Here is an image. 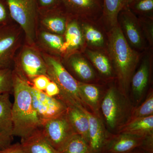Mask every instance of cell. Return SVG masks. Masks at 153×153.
<instances>
[{"label":"cell","instance_id":"1","mask_svg":"<svg viewBox=\"0 0 153 153\" xmlns=\"http://www.w3.org/2000/svg\"><path fill=\"white\" fill-rule=\"evenodd\" d=\"M107 49L119 89L129 97L131 80L139 62L140 55L126 40L118 23L110 29Z\"/></svg>","mask_w":153,"mask_h":153},{"label":"cell","instance_id":"2","mask_svg":"<svg viewBox=\"0 0 153 153\" xmlns=\"http://www.w3.org/2000/svg\"><path fill=\"white\" fill-rule=\"evenodd\" d=\"M31 85L13 70L12 106L13 136L25 139L41 127V123L33 107Z\"/></svg>","mask_w":153,"mask_h":153},{"label":"cell","instance_id":"3","mask_svg":"<svg viewBox=\"0 0 153 153\" xmlns=\"http://www.w3.org/2000/svg\"><path fill=\"white\" fill-rule=\"evenodd\" d=\"M134 107L129 97L120 91L116 83L110 84L100 109V117L108 131L117 133L129 120Z\"/></svg>","mask_w":153,"mask_h":153},{"label":"cell","instance_id":"4","mask_svg":"<svg viewBox=\"0 0 153 153\" xmlns=\"http://www.w3.org/2000/svg\"><path fill=\"white\" fill-rule=\"evenodd\" d=\"M46 63L47 76L58 85L60 94L57 98L67 106L87 109L79 92L78 81L69 73L59 58L53 55L41 53Z\"/></svg>","mask_w":153,"mask_h":153},{"label":"cell","instance_id":"5","mask_svg":"<svg viewBox=\"0 0 153 153\" xmlns=\"http://www.w3.org/2000/svg\"><path fill=\"white\" fill-rule=\"evenodd\" d=\"M10 17L25 33L27 44L35 46L38 15L37 0H4Z\"/></svg>","mask_w":153,"mask_h":153},{"label":"cell","instance_id":"6","mask_svg":"<svg viewBox=\"0 0 153 153\" xmlns=\"http://www.w3.org/2000/svg\"><path fill=\"white\" fill-rule=\"evenodd\" d=\"M41 129L50 144L60 153L76 134L68 119L67 112L42 123Z\"/></svg>","mask_w":153,"mask_h":153},{"label":"cell","instance_id":"7","mask_svg":"<svg viewBox=\"0 0 153 153\" xmlns=\"http://www.w3.org/2000/svg\"><path fill=\"white\" fill-rule=\"evenodd\" d=\"M14 71L31 85L36 76L47 75V66L41 53L35 46L28 44L24 46L20 52Z\"/></svg>","mask_w":153,"mask_h":153},{"label":"cell","instance_id":"8","mask_svg":"<svg viewBox=\"0 0 153 153\" xmlns=\"http://www.w3.org/2000/svg\"><path fill=\"white\" fill-rule=\"evenodd\" d=\"M31 91L33 107L41 125L67 112L68 106L60 99L49 97L44 91L37 90L32 85Z\"/></svg>","mask_w":153,"mask_h":153},{"label":"cell","instance_id":"9","mask_svg":"<svg viewBox=\"0 0 153 153\" xmlns=\"http://www.w3.org/2000/svg\"><path fill=\"white\" fill-rule=\"evenodd\" d=\"M60 7L69 16L94 22L100 19L102 0H60Z\"/></svg>","mask_w":153,"mask_h":153},{"label":"cell","instance_id":"10","mask_svg":"<svg viewBox=\"0 0 153 153\" xmlns=\"http://www.w3.org/2000/svg\"><path fill=\"white\" fill-rule=\"evenodd\" d=\"M118 23L128 43L136 51L145 49L146 38L139 20L128 7H124L118 16Z\"/></svg>","mask_w":153,"mask_h":153},{"label":"cell","instance_id":"11","mask_svg":"<svg viewBox=\"0 0 153 153\" xmlns=\"http://www.w3.org/2000/svg\"><path fill=\"white\" fill-rule=\"evenodd\" d=\"M21 32L10 24L0 26V69L11 68L21 43Z\"/></svg>","mask_w":153,"mask_h":153},{"label":"cell","instance_id":"12","mask_svg":"<svg viewBox=\"0 0 153 153\" xmlns=\"http://www.w3.org/2000/svg\"><path fill=\"white\" fill-rule=\"evenodd\" d=\"M66 57L63 65L77 81L85 83H104L92 66L79 52L72 53Z\"/></svg>","mask_w":153,"mask_h":153},{"label":"cell","instance_id":"13","mask_svg":"<svg viewBox=\"0 0 153 153\" xmlns=\"http://www.w3.org/2000/svg\"><path fill=\"white\" fill-rule=\"evenodd\" d=\"M151 66L150 58L149 55H146L132 77L130 85L129 98L134 107L139 105L147 94Z\"/></svg>","mask_w":153,"mask_h":153},{"label":"cell","instance_id":"14","mask_svg":"<svg viewBox=\"0 0 153 153\" xmlns=\"http://www.w3.org/2000/svg\"><path fill=\"white\" fill-rule=\"evenodd\" d=\"M89 122L88 146L90 153H102L105 146L111 134L107 130L101 117L97 115L85 108Z\"/></svg>","mask_w":153,"mask_h":153},{"label":"cell","instance_id":"15","mask_svg":"<svg viewBox=\"0 0 153 153\" xmlns=\"http://www.w3.org/2000/svg\"><path fill=\"white\" fill-rule=\"evenodd\" d=\"M61 55L65 57L83 49L85 44L80 20L69 16L64 35Z\"/></svg>","mask_w":153,"mask_h":153},{"label":"cell","instance_id":"16","mask_svg":"<svg viewBox=\"0 0 153 153\" xmlns=\"http://www.w3.org/2000/svg\"><path fill=\"white\" fill-rule=\"evenodd\" d=\"M146 137L126 134H112L105 144L102 153L129 152L137 148H140Z\"/></svg>","mask_w":153,"mask_h":153},{"label":"cell","instance_id":"17","mask_svg":"<svg viewBox=\"0 0 153 153\" xmlns=\"http://www.w3.org/2000/svg\"><path fill=\"white\" fill-rule=\"evenodd\" d=\"M80 95L88 110L100 116V109L108 86L103 83H85L78 81Z\"/></svg>","mask_w":153,"mask_h":153},{"label":"cell","instance_id":"18","mask_svg":"<svg viewBox=\"0 0 153 153\" xmlns=\"http://www.w3.org/2000/svg\"><path fill=\"white\" fill-rule=\"evenodd\" d=\"M41 18V23L46 31L63 36L69 16L60 7L48 9Z\"/></svg>","mask_w":153,"mask_h":153},{"label":"cell","instance_id":"19","mask_svg":"<svg viewBox=\"0 0 153 153\" xmlns=\"http://www.w3.org/2000/svg\"><path fill=\"white\" fill-rule=\"evenodd\" d=\"M85 54L103 82H110L115 79L114 71L108 55L98 50L89 49H85Z\"/></svg>","mask_w":153,"mask_h":153},{"label":"cell","instance_id":"20","mask_svg":"<svg viewBox=\"0 0 153 153\" xmlns=\"http://www.w3.org/2000/svg\"><path fill=\"white\" fill-rule=\"evenodd\" d=\"M21 144L26 153H60L48 142L41 128L30 136L21 140Z\"/></svg>","mask_w":153,"mask_h":153},{"label":"cell","instance_id":"21","mask_svg":"<svg viewBox=\"0 0 153 153\" xmlns=\"http://www.w3.org/2000/svg\"><path fill=\"white\" fill-rule=\"evenodd\" d=\"M117 133L141 137L153 135V115L129 120L119 129Z\"/></svg>","mask_w":153,"mask_h":153},{"label":"cell","instance_id":"22","mask_svg":"<svg viewBox=\"0 0 153 153\" xmlns=\"http://www.w3.org/2000/svg\"><path fill=\"white\" fill-rule=\"evenodd\" d=\"M67 114L76 133L88 144L89 122L85 113L77 107L69 106Z\"/></svg>","mask_w":153,"mask_h":153},{"label":"cell","instance_id":"23","mask_svg":"<svg viewBox=\"0 0 153 153\" xmlns=\"http://www.w3.org/2000/svg\"><path fill=\"white\" fill-rule=\"evenodd\" d=\"M10 94H0V133L13 137L12 106Z\"/></svg>","mask_w":153,"mask_h":153},{"label":"cell","instance_id":"24","mask_svg":"<svg viewBox=\"0 0 153 153\" xmlns=\"http://www.w3.org/2000/svg\"><path fill=\"white\" fill-rule=\"evenodd\" d=\"M85 44L94 49L104 48L107 44L104 34L91 22L81 20Z\"/></svg>","mask_w":153,"mask_h":153},{"label":"cell","instance_id":"25","mask_svg":"<svg viewBox=\"0 0 153 153\" xmlns=\"http://www.w3.org/2000/svg\"><path fill=\"white\" fill-rule=\"evenodd\" d=\"M103 9L101 19L109 29L118 24V16L124 7L123 0H102Z\"/></svg>","mask_w":153,"mask_h":153},{"label":"cell","instance_id":"26","mask_svg":"<svg viewBox=\"0 0 153 153\" xmlns=\"http://www.w3.org/2000/svg\"><path fill=\"white\" fill-rule=\"evenodd\" d=\"M40 43L45 49L55 55H61L64 37L47 31H42L39 35Z\"/></svg>","mask_w":153,"mask_h":153},{"label":"cell","instance_id":"27","mask_svg":"<svg viewBox=\"0 0 153 153\" xmlns=\"http://www.w3.org/2000/svg\"><path fill=\"white\" fill-rule=\"evenodd\" d=\"M144 101L138 106L134 107L129 120L147 117L153 115V91L150 89Z\"/></svg>","mask_w":153,"mask_h":153},{"label":"cell","instance_id":"28","mask_svg":"<svg viewBox=\"0 0 153 153\" xmlns=\"http://www.w3.org/2000/svg\"><path fill=\"white\" fill-rule=\"evenodd\" d=\"M128 7L139 17L153 19V0H134Z\"/></svg>","mask_w":153,"mask_h":153},{"label":"cell","instance_id":"29","mask_svg":"<svg viewBox=\"0 0 153 153\" xmlns=\"http://www.w3.org/2000/svg\"><path fill=\"white\" fill-rule=\"evenodd\" d=\"M60 153H90L87 143L79 135H74Z\"/></svg>","mask_w":153,"mask_h":153},{"label":"cell","instance_id":"30","mask_svg":"<svg viewBox=\"0 0 153 153\" xmlns=\"http://www.w3.org/2000/svg\"><path fill=\"white\" fill-rule=\"evenodd\" d=\"M13 92V70L0 69V94Z\"/></svg>","mask_w":153,"mask_h":153},{"label":"cell","instance_id":"31","mask_svg":"<svg viewBox=\"0 0 153 153\" xmlns=\"http://www.w3.org/2000/svg\"><path fill=\"white\" fill-rule=\"evenodd\" d=\"M138 19L145 38L152 46L153 42V19L144 17H139Z\"/></svg>","mask_w":153,"mask_h":153},{"label":"cell","instance_id":"32","mask_svg":"<svg viewBox=\"0 0 153 153\" xmlns=\"http://www.w3.org/2000/svg\"><path fill=\"white\" fill-rule=\"evenodd\" d=\"M50 81L47 75H39L33 79L31 85L33 84L32 86L37 90L44 91Z\"/></svg>","mask_w":153,"mask_h":153},{"label":"cell","instance_id":"33","mask_svg":"<svg viewBox=\"0 0 153 153\" xmlns=\"http://www.w3.org/2000/svg\"><path fill=\"white\" fill-rule=\"evenodd\" d=\"M44 92L49 97H58L60 94V90L56 83L51 80L44 91Z\"/></svg>","mask_w":153,"mask_h":153},{"label":"cell","instance_id":"34","mask_svg":"<svg viewBox=\"0 0 153 153\" xmlns=\"http://www.w3.org/2000/svg\"><path fill=\"white\" fill-rule=\"evenodd\" d=\"M9 16L10 14L4 3L0 0V26L9 24Z\"/></svg>","mask_w":153,"mask_h":153},{"label":"cell","instance_id":"35","mask_svg":"<svg viewBox=\"0 0 153 153\" xmlns=\"http://www.w3.org/2000/svg\"><path fill=\"white\" fill-rule=\"evenodd\" d=\"M0 153H26L21 143L10 145L7 147L0 149Z\"/></svg>","mask_w":153,"mask_h":153},{"label":"cell","instance_id":"36","mask_svg":"<svg viewBox=\"0 0 153 153\" xmlns=\"http://www.w3.org/2000/svg\"><path fill=\"white\" fill-rule=\"evenodd\" d=\"M42 8L48 10L60 7V0H37Z\"/></svg>","mask_w":153,"mask_h":153},{"label":"cell","instance_id":"37","mask_svg":"<svg viewBox=\"0 0 153 153\" xmlns=\"http://www.w3.org/2000/svg\"><path fill=\"white\" fill-rule=\"evenodd\" d=\"M13 137L0 133V149H4L11 144Z\"/></svg>","mask_w":153,"mask_h":153},{"label":"cell","instance_id":"38","mask_svg":"<svg viewBox=\"0 0 153 153\" xmlns=\"http://www.w3.org/2000/svg\"><path fill=\"white\" fill-rule=\"evenodd\" d=\"M128 153H147L141 148H137Z\"/></svg>","mask_w":153,"mask_h":153},{"label":"cell","instance_id":"39","mask_svg":"<svg viewBox=\"0 0 153 153\" xmlns=\"http://www.w3.org/2000/svg\"><path fill=\"white\" fill-rule=\"evenodd\" d=\"M124 7H128L129 4L132 2L134 0H123Z\"/></svg>","mask_w":153,"mask_h":153}]
</instances>
